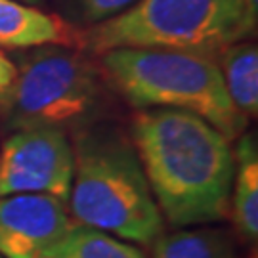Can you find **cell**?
Segmentation results:
<instances>
[{"label":"cell","mask_w":258,"mask_h":258,"mask_svg":"<svg viewBox=\"0 0 258 258\" xmlns=\"http://www.w3.org/2000/svg\"><path fill=\"white\" fill-rule=\"evenodd\" d=\"M163 222L194 228L230 216L233 142L194 113L170 107L138 109L130 126Z\"/></svg>","instance_id":"obj_1"},{"label":"cell","mask_w":258,"mask_h":258,"mask_svg":"<svg viewBox=\"0 0 258 258\" xmlns=\"http://www.w3.org/2000/svg\"><path fill=\"white\" fill-rule=\"evenodd\" d=\"M71 146V218L134 245H151L163 233L165 222L128 132L94 122L73 132Z\"/></svg>","instance_id":"obj_2"},{"label":"cell","mask_w":258,"mask_h":258,"mask_svg":"<svg viewBox=\"0 0 258 258\" xmlns=\"http://www.w3.org/2000/svg\"><path fill=\"white\" fill-rule=\"evenodd\" d=\"M73 222L52 195L0 197V258H55Z\"/></svg>","instance_id":"obj_7"},{"label":"cell","mask_w":258,"mask_h":258,"mask_svg":"<svg viewBox=\"0 0 258 258\" xmlns=\"http://www.w3.org/2000/svg\"><path fill=\"white\" fill-rule=\"evenodd\" d=\"M16 77V65L10 59L8 55H4L0 52V92H4L8 88L12 81Z\"/></svg>","instance_id":"obj_14"},{"label":"cell","mask_w":258,"mask_h":258,"mask_svg":"<svg viewBox=\"0 0 258 258\" xmlns=\"http://www.w3.org/2000/svg\"><path fill=\"white\" fill-rule=\"evenodd\" d=\"M73 168V146L65 132L14 130L0 146V197L42 194L67 205Z\"/></svg>","instance_id":"obj_6"},{"label":"cell","mask_w":258,"mask_h":258,"mask_svg":"<svg viewBox=\"0 0 258 258\" xmlns=\"http://www.w3.org/2000/svg\"><path fill=\"white\" fill-rule=\"evenodd\" d=\"M55 258H144V254L134 243L75 222Z\"/></svg>","instance_id":"obj_12"},{"label":"cell","mask_w":258,"mask_h":258,"mask_svg":"<svg viewBox=\"0 0 258 258\" xmlns=\"http://www.w3.org/2000/svg\"><path fill=\"white\" fill-rule=\"evenodd\" d=\"M258 18L243 0H138L122 14L83 31V50L172 48L216 55L254 37Z\"/></svg>","instance_id":"obj_5"},{"label":"cell","mask_w":258,"mask_h":258,"mask_svg":"<svg viewBox=\"0 0 258 258\" xmlns=\"http://www.w3.org/2000/svg\"><path fill=\"white\" fill-rule=\"evenodd\" d=\"M73 2L81 19L90 25H96L100 21L122 14L124 10L134 6L138 0H73Z\"/></svg>","instance_id":"obj_13"},{"label":"cell","mask_w":258,"mask_h":258,"mask_svg":"<svg viewBox=\"0 0 258 258\" xmlns=\"http://www.w3.org/2000/svg\"><path fill=\"white\" fill-rule=\"evenodd\" d=\"M16 77L0 92V119L4 126L23 128H86L100 122L103 81L98 67L69 46H37L14 55Z\"/></svg>","instance_id":"obj_4"},{"label":"cell","mask_w":258,"mask_h":258,"mask_svg":"<svg viewBox=\"0 0 258 258\" xmlns=\"http://www.w3.org/2000/svg\"><path fill=\"white\" fill-rule=\"evenodd\" d=\"M151 258H235V243L230 231L211 224L176 228L151 243Z\"/></svg>","instance_id":"obj_11"},{"label":"cell","mask_w":258,"mask_h":258,"mask_svg":"<svg viewBox=\"0 0 258 258\" xmlns=\"http://www.w3.org/2000/svg\"><path fill=\"white\" fill-rule=\"evenodd\" d=\"M19 2H25V4H31V6H37V4H40L42 0H19Z\"/></svg>","instance_id":"obj_15"},{"label":"cell","mask_w":258,"mask_h":258,"mask_svg":"<svg viewBox=\"0 0 258 258\" xmlns=\"http://www.w3.org/2000/svg\"><path fill=\"white\" fill-rule=\"evenodd\" d=\"M224 86L233 105L247 117L258 115V48L256 42L239 40L216 54Z\"/></svg>","instance_id":"obj_10"},{"label":"cell","mask_w":258,"mask_h":258,"mask_svg":"<svg viewBox=\"0 0 258 258\" xmlns=\"http://www.w3.org/2000/svg\"><path fill=\"white\" fill-rule=\"evenodd\" d=\"M0 46L10 50L37 46L83 50V31L37 6L19 0H0Z\"/></svg>","instance_id":"obj_8"},{"label":"cell","mask_w":258,"mask_h":258,"mask_svg":"<svg viewBox=\"0 0 258 258\" xmlns=\"http://www.w3.org/2000/svg\"><path fill=\"white\" fill-rule=\"evenodd\" d=\"M100 55L103 75L134 109L194 113L230 142L249 130V119L228 96L216 55L172 48H113Z\"/></svg>","instance_id":"obj_3"},{"label":"cell","mask_w":258,"mask_h":258,"mask_svg":"<svg viewBox=\"0 0 258 258\" xmlns=\"http://www.w3.org/2000/svg\"><path fill=\"white\" fill-rule=\"evenodd\" d=\"M233 184L230 216L235 230L247 243L258 239V140L256 132L245 130L233 146Z\"/></svg>","instance_id":"obj_9"}]
</instances>
